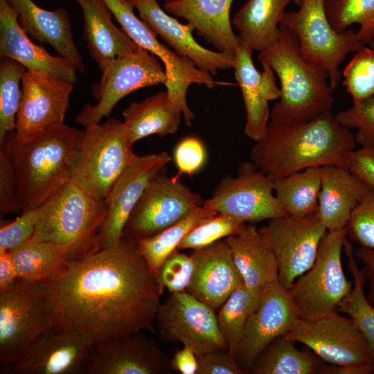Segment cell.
Returning <instances> with one entry per match:
<instances>
[{
	"instance_id": "cell-1",
	"label": "cell",
	"mask_w": 374,
	"mask_h": 374,
	"mask_svg": "<svg viewBox=\"0 0 374 374\" xmlns=\"http://www.w3.org/2000/svg\"><path fill=\"white\" fill-rule=\"evenodd\" d=\"M57 322L94 341L148 330L160 305L159 290L136 242L91 250L73 259L65 272L42 282Z\"/></svg>"
},
{
	"instance_id": "cell-2",
	"label": "cell",
	"mask_w": 374,
	"mask_h": 374,
	"mask_svg": "<svg viewBox=\"0 0 374 374\" xmlns=\"http://www.w3.org/2000/svg\"><path fill=\"white\" fill-rule=\"evenodd\" d=\"M255 142L250 161L274 181L309 168H348L357 144L355 135L331 112L303 122L269 121Z\"/></svg>"
},
{
	"instance_id": "cell-3",
	"label": "cell",
	"mask_w": 374,
	"mask_h": 374,
	"mask_svg": "<svg viewBox=\"0 0 374 374\" xmlns=\"http://www.w3.org/2000/svg\"><path fill=\"white\" fill-rule=\"evenodd\" d=\"M79 134L64 123L26 141L12 131L0 143L12 162L21 213L39 206L69 181Z\"/></svg>"
},
{
	"instance_id": "cell-4",
	"label": "cell",
	"mask_w": 374,
	"mask_h": 374,
	"mask_svg": "<svg viewBox=\"0 0 374 374\" xmlns=\"http://www.w3.org/2000/svg\"><path fill=\"white\" fill-rule=\"evenodd\" d=\"M258 62L270 66L280 84V97L270 113L278 124L303 122L331 112L334 99L327 72L301 54L296 35L280 25L276 41L260 51Z\"/></svg>"
},
{
	"instance_id": "cell-5",
	"label": "cell",
	"mask_w": 374,
	"mask_h": 374,
	"mask_svg": "<svg viewBox=\"0 0 374 374\" xmlns=\"http://www.w3.org/2000/svg\"><path fill=\"white\" fill-rule=\"evenodd\" d=\"M123 121L108 118L80 130L70 182L105 200L112 187L138 156Z\"/></svg>"
},
{
	"instance_id": "cell-6",
	"label": "cell",
	"mask_w": 374,
	"mask_h": 374,
	"mask_svg": "<svg viewBox=\"0 0 374 374\" xmlns=\"http://www.w3.org/2000/svg\"><path fill=\"white\" fill-rule=\"evenodd\" d=\"M106 214L105 200L68 181L39 206L32 238L71 245L78 258L96 249Z\"/></svg>"
},
{
	"instance_id": "cell-7",
	"label": "cell",
	"mask_w": 374,
	"mask_h": 374,
	"mask_svg": "<svg viewBox=\"0 0 374 374\" xmlns=\"http://www.w3.org/2000/svg\"><path fill=\"white\" fill-rule=\"evenodd\" d=\"M57 323L55 308L42 282L17 278L0 291V362L22 358Z\"/></svg>"
},
{
	"instance_id": "cell-8",
	"label": "cell",
	"mask_w": 374,
	"mask_h": 374,
	"mask_svg": "<svg viewBox=\"0 0 374 374\" xmlns=\"http://www.w3.org/2000/svg\"><path fill=\"white\" fill-rule=\"evenodd\" d=\"M346 228L328 231L312 266L287 290L299 318L320 317L337 308L353 288L341 262Z\"/></svg>"
},
{
	"instance_id": "cell-9",
	"label": "cell",
	"mask_w": 374,
	"mask_h": 374,
	"mask_svg": "<svg viewBox=\"0 0 374 374\" xmlns=\"http://www.w3.org/2000/svg\"><path fill=\"white\" fill-rule=\"evenodd\" d=\"M326 0H301L296 12H286L280 25L296 35L301 55L323 68L328 73L333 90L341 79L339 66L347 54L364 46L352 29L335 30L329 21Z\"/></svg>"
},
{
	"instance_id": "cell-10",
	"label": "cell",
	"mask_w": 374,
	"mask_h": 374,
	"mask_svg": "<svg viewBox=\"0 0 374 374\" xmlns=\"http://www.w3.org/2000/svg\"><path fill=\"white\" fill-rule=\"evenodd\" d=\"M147 50L137 51L114 60L98 82L91 86L96 104H86L75 121L87 127L108 118L116 103L129 93L143 87L164 85L167 75L157 59Z\"/></svg>"
},
{
	"instance_id": "cell-11",
	"label": "cell",
	"mask_w": 374,
	"mask_h": 374,
	"mask_svg": "<svg viewBox=\"0 0 374 374\" xmlns=\"http://www.w3.org/2000/svg\"><path fill=\"white\" fill-rule=\"evenodd\" d=\"M204 202L179 179L168 177L166 166L150 181L133 208L122 238L136 242L152 236L184 219Z\"/></svg>"
},
{
	"instance_id": "cell-12",
	"label": "cell",
	"mask_w": 374,
	"mask_h": 374,
	"mask_svg": "<svg viewBox=\"0 0 374 374\" xmlns=\"http://www.w3.org/2000/svg\"><path fill=\"white\" fill-rule=\"evenodd\" d=\"M203 205L244 223L287 215L275 195L274 181L251 161L240 163L235 176L223 177Z\"/></svg>"
},
{
	"instance_id": "cell-13",
	"label": "cell",
	"mask_w": 374,
	"mask_h": 374,
	"mask_svg": "<svg viewBox=\"0 0 374 374\" xmlns=\"http://www.w3.org/2000/svg\"><path fill=\"white\" fill-rule=\"evenodd\" d=\"M259 231L276 256L278 282L285 290L312 266L328 231L317 212L275 217Z\"/></svg>"
},
{
	"instance_id": "cell-14",
	"label": "cell",
	"mask_w": 374,
	"mask_h": 374,
	"mask_svg": "<svg viewBox=\"0 0 374 374\" xmlns=\"http://www.w3.org/2000/svg\"><path fill=\"white\" fill-rule=\"evenodd\" d=\"M155 321L162 340L181 342L196 355L228 350L214 310L186 292L160 303Z\"/></svg>"
},
{
	"instance_id": "cell-15",
	"label": "cell",
	"mask_w": 374,
	"mask_h": 374,
	"mask_svg": "<svg viewBox=\"0 0 374 374\" xmlns=\"http://www.w3.org/2000/svg\"><path fill=\"white\" fill-rule=\"evenodd\" d=\"M285 335L332 364H372L368 344L350 317L334 310L320 317L298 318Z\"/></svg>"
},
{
	"instance_id": "cell-16",
	"label": "cell",
	"mask_w": 374,
	"mask_h": 374,
	"mask_svg": "<svg viewBox=\"0 0 374 374\" xmlns=\"http://www.w3.org/2000/svg\"><path fill=\"white\" fill-rule=\"evenodd\" d=\"M73 84L48 73L26 71L21 79L15 138L28 141L64 124Z\"/></svg>"
},
{
	"instance_id": "cell-17",
	"label": "cell",
	"mask_w": 374,
	"mask_h": 374,
	"mask_svg": "<svg viewBox=\"0 0 374 374\" xmlns=\"http://www.w3.org/2000/svg\"><path fill=\"white\" fill-rule=\"evenodd\" d=\"M172 370L156 341L139 331L94 341L82 373L168 374Z\"/></svg>"
},
{
	"instance_id": "cell-18",
	"label": "cell",
	"mask_w": 374,
	"mask_h": 374,
	"mask_svg": "<svg viewBox=\"0 0 374 374\" xmlns=\"http://www.w3.org/2000/svg\"><path fill=\"white\" fill-rule=\"evenodd\" d=\"M298 318L287 290L278 280L266 285L233 353L240 368L249 373L262 350L275 338L287 334Z\"/></svg>"
},
{
	"instance_id": "cell-19",
	"label": "cell",
	"mask_w": 374,
	"mask_h": 374,
	"mask_svg": "<svg viewBox=\"0 0 374 374\" xmlns=\"http://www.w3.org/2000/svg\"><path fill=\"white\" fill-rule=\"evenodd\" d=\"M94 342L89 335L57 322L19 360L4 366L16 374H77Z\"/></svg>"
},
{
	"instance_id": "cell-20",
	"label": "cell",
	"mask_w": 374,
	"mask_h": 374,
	"mask_svg": "<svg viewBox=\"0 0 374 374\" xmlns=\"http://www.w3.org/2000/svg\"><path fill=\"white\" fill-rule=\"evenodd\" d=\"M166 152L138 155L112 187L105 201L107 214L96 249L112 247L122 238L133 208L153 178L170 161Z\"/></svg>"
},
{
	"instance_id": "cell-21",
	"label": "cell",
	"mask_w": 374,
	"mask_h": 374,
	"mask_svg": "<svg viewBox=\"0 0 374 374\" xmlns=\"http://www.w3.org/2000/svg\"><path fill=\"white\" fill-rule=\"evenodd\" d=\"M194 269L186 292L214 310L244 285L225 238L193 250Z\"/></svg>"
},
{
	"instance_id": "cell-22",
	"label": "cell",
	"mask_w": 374,
	"mask_h": 374,
	"mask_svg": "<svg viewBox=\"0 0 374 374\" xmlns=\"http://www.w3.org/2000/svg\"><path fill=\"white\" fill-rule=\"evenodd\" d=\"M141 19L178 55L191 60L199 69L215 75L220 70L233 69L234 55L213 51L201 46L193 37L194 28L169 15L157 0H128Z\"/></svg>"
},
{
	"instance_id": "cell-23",
	"label": "cell",
	"mask_w": 374,
	"mask_h": 374,
	"mask_svg": "<svg viewBox=\"0 0 374 374\" xmlns=\"http://www.w3.org/2000/svg\"><path fill=\"white\" fill-rule=\"evenodd\" d=\"M253 50L240 44L235 55L233 69L240 88L246 111L244 134L257 141L265 133L270 117L268 103L280 97L274 71L267 65L260 72L252 60Z\"/></svg>"
},
{
	"instance_id": "cell-24",
	"label": "cell",
	"mask_w": 374,
	"mask_h": 374,
	"mask_svg": "<svg viewBox=\"0 0 374 374\" xmlns=\"http://www.w3.org/2000/svg\"><path fill=\"white\" fill-rule=\"evenodd\" d=\"M0 57L14 60L26 71L48 73L72 83L78 80L76 70L67 61L32 42L8 0H0Z\"/></svg>"
},
{
	"instance_id": "cell-25",
	"label": "cell",
	"mask_w": 374,
	"mask_h": 374,
	"mask_svg": "<svg viewBox=\"0 0 374 374\" xmlns=\"http://www.w3.org/2000/svg\"><path fill=\"white\" fill-rule=\"evenodd\" d=\"M8 1L17 11L21 27L31 39L51 45L76 71L84 73V64L73 39L70 19L64 8L47 10L32 0Z\"/></svg>"
},
{
	"instance_id": "cell-26",
	"label": "cell",
	"mask_w": 374,
	"mask_h": 374,
	"mask_svg": "<svg viewBox=\"0 0 374 374\" xmlns=\"http://www.w3.org/2000/svg\"><path fill=\"white\" fill-rule=\"evenodd\" d=\"M233 0H177L164 1L165 11L187 21L218 51L235 55L240 42L233 32L230 10Z\"/></svg>"
},
{
	"instance_id": "cell-27",
	"label": "cell",
	"mask_w": 374,
	"mask_h": 374,
	"mask_svg": "<svg viewBox=\"0 0 374 374\" xmlns=\"http://www.w3.org/2000/svg\"><path fill=\"white\" fill-rule=\"evenodd\" d=\"M75 1L83 15L82 37L101 73L114 60L140 48L121 27L113 23V15L103 0Z\"/></svg>"
},
{
	"instance_id": "cell-28",
	"label": "cell",
	"mask_w": 374,
	"mask_h": 374,
	"mask_svg": "<svg viewBox=\"0 0 374 374\" xmlns=\"http://www.w3.org/2000/svg\"><path fill=\"white\" fill-rule=\"evenodd\" d=\"M317 213L328 231L345 229L350 215L369 188L348 168H321Z\"/></svg>"
},
{
	"instance_id": "cell-29",
	"label": "cell",
	"mask_w": 374,
	"mask_h": 374,
	"mask_svg": "<svg viewBox=\"0 0 374 374\" xmlns=\"http://www.w3.org/2000/svg\"><path fill=\"white\" fill-rule=\"evenodd\" d=\"M225 240L245 286L253 290H262L268 284L278 280L276 256L255 225L247 224L240 232Z\"/></svg>"
},
{
	"instance_id": "cell-30",
	"label": "cell",
	"mask_w": 374,
	"mask_h": 374,
	"mask_svg": "<svg viewBox=\"0 0 374 374\" xmlns=\"http://www.w3.org/2000/svg\"><path fill=\"white\" fill-rule=\"evenodd\" d=\"M19 278L46 282L62 275L71 262L76 258L73 247L30 238L8 251Z\"/></svg>"
},
{
	"instance_id": "cell-31",
	"label": "cell",
	"mask_w": 374,
	"mask_h": 374,
	"mask_svg": "<svg viewBox=\"0 0 374 374\" xmlns=\"http://www.w3.org/2000/svg\"><path fill=\"white\" fill-rule=\"evenodd\" d=\"M182 114L167 90L141 102H132L123 112V123L133 143L152 134L162 137L177 132Z\"/></svg>"
},
{
	"instance_id": "cell-32",
	"label": "cell",
	"mask_w": 374,
	"mask_h": 374,
	"mask_svg": "<svg viewBox=\"0 0 374 374\" xmlns=\"http://www.w3.org/2000/svg\"><path fill=\"white\" fill-rule=\"evenodd\" d=\"M293 0H248L235 13L232 25L240 44L262 51L276 39L285 8Z\"/></svg>"
},
{
	"instance_id": "cell-33",
	"label": "cell",
	"mask_w": 374,
	"mask_h": 374,
	"mask_svg": "<svg viewBox=\"0 0 374 374\" xmlns=\"http://www.w3.org/2000/svg\"><path fill=\"white\" fill-rule=\"evenodd\" d=\"M285 335L272 340L258 355L251 374H317L322 360L309 348L298 349Z\"/></svg>"
},
{
	"instance_id": "cell-34",
	"label": "cell",
	"mask_w": 374,
	"mask_h": 374,
	"mask_svg": "<svg viewBox=\"0 0 374 374\" xmlns=\"http://www.w3.org/2000/svg\"><path fill=\"white\" fill-rule=\"evenodd\" d=\"M321 168H309L274 181L275 195L285 213L304 217L317 212Z\"/></svg>"
},
{
	"instance_id": "cell-35",
	"label": "cell",
	"mask_w": 374,
	"mask_h": 374,
	"mask_svg": "<svg viewBox=\"0 0 374 374\" xmlns=\"http://www.w3.org/2000/svg\"><path fill=\"white\" fill-rule=\"evenodd\" d=\"M215 214V211L202 204L172 226L136 242L140 254L155 278L163 261L177 249L187 233L201 221Z\"/></svg>"
},
{
	"instance_id": "cell-36",
	"label": "cell",
	"mask_w": 374,
	"mask_h": 374,
	"mask_svg": "<svg viewBox=\"0 0 374 374\" xmlns=\"http://www.w3.org/2000/svg\"><path fill=\"white\" fill-rule=\"evenodd\" d=\"M344 250L353 277V285L350 293L338 306L337 310L350 317L366 339L371 353L374 373V306L366 299L364 290L366 279L362 269L357 264L353 247L348 238L345 240Z\"/></svg>"
},
{
	"instance_id": "cell-37",
	"label": "cell",
	"mask_w": 374,
	"mask_h": 374,
	"mask_svg": "<svg viewBox=\"0 0 374 374\" xmlns=\"http://www.w3.org/2000/svg\"><path fill=\"white\" fill-rule=\"evenodd\" d=\"M262 291L253 290L243 285L235 290L220 308L217 315L218 326L228 351L231 354L249 317L260 303Z\"/></svg>"
},
{
	"instance_id": "cell-38",
	"label": "cell",
	"mask_w": 374,
	"mask_h": 374,
	"mask_svg": "<svg viewBox=\"0 0 374 374\" xmlns=\"http://www.w3.org/2000/svg\"><path fill=\"white\" fill-rule=\"evenodd\" d=\"M325 10L333 28L342 32L353 24L361 43L374 39V0H326Z\"/></svg>"
},
{
	"instance_id": "cell-39",
	"label": "cell",
	"mask_w": 374,
	"mask_h": 374,
	"mask_svg": "<svg viewBox=\"0 0 374 374\" xmlns=\"http://www.w3.org/2000/svg\"><path fill=\"white\" fill-rule=\"evenodd\" d=\"M26 68L19 62L2 57L0 61V143L16 126L21 98L20 82Z\"/></svg>"
},
{
	"instance_id": "cell-40",
	"label": "cell",
	"mask_w": 374,
	"mask_h": 374,
	"mask_svg": "<svg viewBox=\"0 0 374 374\" xmlns=\"http://www.w3.org/2000/svg\"><path fill=\"white\" fill-rule=\"evenodd\" d=\"M342 84L357 105L374 96V49L362 46L345 66Z\"/></svg>"
},
{
	"instance_id": "cell-41",
	"label": "cell",
	"mask_w": 374,
	"mask_h": 374,
	"mask_svg": "<svg viewBox=\"0 0 374 374\" xmlns=\"http://www.w3.org/2000/svg\"><path fill=\"white\" fill-rule=\"evenodd\" d=\"M247 225L228 215L217 213L195 225L184 237L177 249L196 250L240 232Z\"/></svg>"
},
{
	"instance_id": "cell-42",
	"label": "cell",
	"mask_w": 374,
	"mask_h": 374,
	"mask_svg": "<svg viewBox=\"0 0 374 374\" xmlns=\"http://www.w3.org/2000/svg\"><path fill=\"white\" fill-rule=\"evenodd\" d=\"M194 262L191 255L174 251L161 265L156 281L161 294L163 290L170 293L186 292L191 280Z\"/></svg>"
},
{
	"instance_id": "cell-43",
	"label": "cell",
	"mask_w": 374,
	"mask_h": 374,
	"mask_svg": "<svg viewBox=\"0 0 374 374\" xmlns=\"http://www.w3.org/2000/svg\"><path fill=\"white\" fill-rule=\"evenodd\" d=\"M335 116L344 127L356 130L355 141L362 148L374 149V96Z\"/></svg>"
},
{
	"instance_id": "cell-44",
	"label": "cell",
	"mask_w": 374,
	"mask_h": 374,
	"mask_svg": "<svg viewBox=\"0 0 374 374\" xmlns=\"http://www.w3.org/2000/svg\"><path fill=\"white\" fill-rule=\"evenodd\" d=\"M348 238L360 247L374 249V187L353 210L346 226Z\"/></svg>"
},
{
	"instance_id": "cell-45",
	"label": "cell",
	"mask_w": 374,
	"mask_h": 374,
	"mask_svg": "<svg viewBox=\"0 0 374 374\" xmlns=\"http://www.w3.org/2000/svg\"><path fill=\"white\" fill-rule=\"evenodd\" d=\"M206 157V148L199 138L193 136L184 138L174 150V160L178 170L174 177L179 179L184 174L192 176L203 168Z\"/></svg>"
},
{
	"instance_id": "cell-46",
	"label": "cell",
	"mask_w": 374,
	"mask_h": 374,
	"mask_svg": "<svg viewBox=\"0 0 374 374\" xmlns=\"http://www.w3.org/2000/svg\"><path fill=\"white\" fill-rule=\"evenodd\" d=\"M39 206L22 212L12 222L0 229V251H10L33 238L37 220Z\"/></svg>"
},
{
	"instance_id": "cell-47",
	"label": "cell",
	"mask_w": 374,
	"mask_h": 374,
	"mask_svg": "<svg viewBox=\"0 0 374 374\" xmlns=\"http://www.w3.org/2000/svg\"><path fill=\"white\" fill-rule=\"evenodd\" d=\"M0 212L1 215L21 212L13 167L3 147H0Z\"/></svg>"
},
{
	"instance_id": "cell-48",
	"label": "cell",
	"mask_w": 374,
	"mask_h": 374,
	"mask_svg": "<svg viewBox=\"0 0 374 374\" xmlns=\"http://www.w3.org/2000/svg\"><path fill=\"white\" fill-rule=\"evenodd\" d=\"M197 374H244L233 354L228 350H217L197 355Z\"/></svg>"
},
{
	"instance_id": "cell-49",
	"label": "cell",
	"mask_w": 374,
	"mask_h": 374,
	"mask_svg": "<svg viewBox=\"0 0 374 374\" xmlns=\"http://www.w3.org/2000/svg\"><path fill=\"white\" fill-rule=\"evenodd\" d=\"M348 168L368 186L374 187V149H355L348 159Z\"/></svg>"
},
{
	"instance_id": "cell-50",
	"label": "cell",
	"mask_w": 374,
	"mask_h": 374,
	"mask_svg": "<svg viewBox=\"0 0 374 374\" xmlns=\"http://www.w3.org/2000/svg\"><path fill=\"white\" fill-rule=\"evenodd\" d=\"M354 254L363 264L362 270L366 280L368 283L366 297L374 306V249L359 247Z\"/></svg>"
},
{
	"instance_id": "cell-51",
	"label": "cell",
	"mask_w": 374,
	"mask_h": 374,
	"mask_svg": "<svg viewBox=\"0 0 374 374\" xmlns=\"http://www.w3.org/2000/svg\"><path fill=\"white\" fill-rule=\"evenodd\" d=\"M172 370L181 374H197L198 361L195 353L188 346L177 350L170 359Z\"/></svg>"
},
{
	"instance_id": "cell-52",
	"label": "cell",
	"mask_w": 374,
	"mask_h": 374,
	"mask_svg": "<svg viewBox=\"0 0 374 374\" xmlns=\"http://www.w3.org/2000/svg\"><path fill=\"white\" fill-rule=\"evenodd\" d=\"M17 278L10 252L0 251V291H3L11 286Z\"/></svg>"
},
{
	"instance_id": "cell-53",
	"label": "cell",
	"mask_w": 374,
	"mask_h": 374,
	"mask_svg": "<svg viewBox=\"0 0 374 374\" xmlns=\"http://www.w3.org/2000/svg\"><path fill=\"white\" fill-rule=\"evenodd\" d=\"M319 374H371L373 367L371 364H322Z\"/></svg>"
},
{
	"instance_id": "cell-54",
	"label": "cell",
	"mask_w": 374,
	"mask_h": 374,
	"mask_svg": "<svg viewBox=\"0 0 374 374\" xmlns=\"http://www.w3.org/2000/svg\"><path fill=\"white\" fill-rule=\"evenodd\" d=\"M293 1L298 6H300L301 0H293Z\"/></svg>"
},
{
	"instance_id": "cell-55",
	"label": "cell",
	"mask_w": 374,
	"mask_h": 374,
	"mask_svg": "<svg viewBox=\"0 0 374 374\" xmlns=\"http://www.w3.org/2000/svg\"><path fill=\"white\" fill-rule=\"evenodd\" d=\"M372 48L374 49V39L370 43Z\"/></svg>"
},
{
	"instance_id": "cell-56",
	"label": "cell",
	"mask_w": 374,
	"mask_h": 374,
	"mask_svg": "<svg viewBox=\"0 0 374 374\" xmlns=\"http://www.w3.org/2000/svg\"><path fill=\"white\" fill-rule=\"evenodd\" d=\"M163 2L164 1H177V0H162Z\"/></svg>"
}]
</instances>
